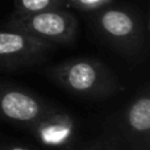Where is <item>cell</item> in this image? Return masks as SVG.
<instances>
[{"label":"cell","instance_id":"cell-9","mask_svg":"<svg viewBox=\"0 0 150 150\" xmlns=\"http://www.w3.org/2000/svg\"><path fill=\"white\" fill-rule=\"evenodd\" d=\"M13 5H15L13 15L25 16L67 7V3L66 0H13Z\"/></svg>","mask_w":150,"mask_h":150},{"label":"cell","instance_id":"cell-8","mask_svg":"<svg viewBox=\"0 0 150 150\" xmlns=\"http://www.w3.org/2000/svg\"><path fill=\"white\" fill-rule=\"evenodd\" d=\"M74 150H129L120 134L116 132L112 122L108 120L100 134L93 137L84 145Z\"/></svg>","mask_w":150,"mask_h":150},{"label":"cell","instance_id":"cell-7","mask_svg":"<svg viewBox=\"0 0 150 150\" xmlns=\"http://www.w3.org/2000/svg\"><path fill=\"white\" fill-rule=\"evenodd\" d=\"M42 145L54 150H74L78 122L69 112L55 107L25 128Z\"/></svg>","mask_w":150,"mask_h":150},{"label":"cell","instance_id":"cell-4","mask_svg":"<svg viewBox=\"0 0 150 150\" xmlns=\"http://www.w3.org/2000/svg\"><path fill=\"white\" fill-rule=\"evenodd\" d=\"M109 121L129 150H150V95L148 87L138 91L120 115Z\"/></svg>","mask_w":150,"mask_h":150},{"label":"cell","instance_id":"cell-11","mask_svg":"<svg viewBox=\"0 0 150 150\" xmlns=\"http://www.w3.org/2000/svg\"><path fill=\"white\" fill-rule=\"evenodd\" d=\"M0 150H38V149H34L29 145H24V144L9 142V144H0Z\"/></svg>","mask_w":150,"mask_h":150},{"label":"cell","instance_id":"cell-1","mask_svg":"<svg viewBox=\"0 0 150 150\" xmlns=\"http://www.w3.org/2000/svg\"><path fill=\"white\" fill-rule=\"evenodd\" d=\"M90 24L99 38L133 63L145 61L148 54V21L129 5H113L90 12Z\"/></svg>","mask_w":150,"mask_h":150},{"label":"cell","instance_id":"cell-3","mask_svg":"<svg viewBox=\"0 0 150 150\" xmlns=\"http://www.w3.org/2000/svg\"><path fill=\"white\" fill-rule=\"evenodd\" d=\"M7 26L55 46L73 44L76 40L79 24L76 16L63 7L33 15H12Z\"/></svg>","mask_w":150,"mask_h":150},{"label":"cell","instance_id":"cell-2","mask_svg":"<svg viewBox=\"0 0 150 150\" xmlns=\"http://www.w3.org/2000/svg\"><path fill=\"white\" fill-rule=\"evenodd\" d=\"M47 76L71 95L84 99L112 98L125 90V86L104 62L96 58L79 57L52 66Z\"/></svg>","mask_w":150,"mask_h":150},{"label":"cell","instance_id":"cell-10","mask_svg":"<svg viewBox=\"0 0 150 150\" xmlns=\"http://www.w3.org/2000/svg\"><path fill=\"white\" fill-rule=\"evenodd\" d=\"M113 1L115 0H66L67 7H73L75 9L87 13L101 9V8H104L105 5L111 4Z\"/></svg>","mask_w":150,"mask_h":150},{"label":"cell","instance_id":"cell-6","mask_svg":"<svg viewBox=\"0 0 150 150\" xmlns=\"http://www.w3.org/2000/svg\"><path fill=\"white\" fill-rule=\"evenodd\" d=\"M55 107L33 91L0 82V121L26 128Z\"/></svg>","mask_w":150,"mask_h":150},{"label":"cell","instance_id":"cell-5","mask_svg":"<svg viewBox=\"0 0 150 150\" xmlns=\"http://www.w3.org/2000/svg\"><path fill=\"white\" fill-rule=\"evenodd\" d=\"M44 42L13 28L0 29V70H20L37 66L53 49Z\"/></svg>","mask_w":150,"mask_h":150}]
</instances>
